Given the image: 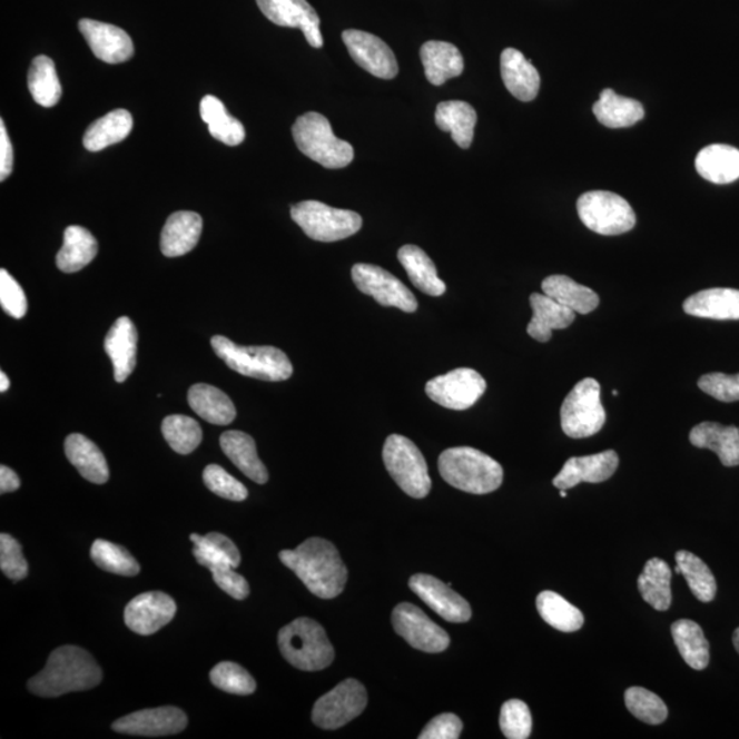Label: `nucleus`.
<instances>
[{"label": "nucleus", "mask_w": 739, "mask_h": 739, "mask_svg": "<svg viewBox=\"0 0 739 739\" xmlns=\"http://www.w3.org/2000/svg\"><path fill=\"white\" fill-rule=\"evenodd\" d=\"M279 560L319 599H336L347 585L348 570L337 548L324 539H308L294 551H282Z\"/></svg>", "instance_id": "1"}, {"label": "nucleus", "mask_w": 739, "mask_h": 739, "mask_svg": "<svg viewBox=\"0 0 739 739\" xmlns=\"http://www.w3.org/2000/svg\"><path fill=\"white\" fill-rule=\"evenodd\" d=\"M104 672L91 653L67 646L50 654L43 671L28 682V689L40 697H59L73 691L97 688Z\"/></svg>", "instance_id": "2"}, {"label": "nucleus", "mask_w": 739, "mask_h": 739, "mask_svg": "<svg viewBox=\"0 0 739 739\" xmlns=\"http://www.w3.org/2000/svg\"><path fill=\"white\" fill-rule=\"evenodd\" d=\"M441 476L459 491L487 494L503 484L502 464L470 446H456L443 452L439 459Z\"/></svg>", "instance_id": "3"}, {"label": "nucleus", "mask_w": 739, "mask_h": 739, "mask_svg": "<svg viewBox=\"0 0 739 739\" xmlns=\"http://www.w3.org/2000/svg\"><path fill=\"white\" fill-rule=\"evenodd\" d=\"M278 647L286 661L303 671H321L335 660L326 631L309 618H299L279 630Z\"/></svg>", "instance_id": "4"}, {"label": "nucleus", "mask_w": 739, "mask_h": 739, "mask_svg": "<svg viewBox=\"0 0 739 739\" xmlns=\"http://www.w3.org/2000/svg\"><path fill=\"white\" fill-rule=\"evenodd\" d=\"M292 135L297 148L326 169H343L354 160V147L333 134L329 119L319 112H306L296 119Z\"/></svg>", "instance_id": "5"}, {"label": "nucleus", "mask_w": 739, "mask_h": 739, "mask_svg": "<svg viewBox=\"0 0 739 739\" xmlns=\"http://www.w3.org/2000/svg\"><path fill=\"white\" fill-rule=\"evenodd\" d=\"M211 345L219 359L246 377L278 383L294 374L289 357L276 347H242L224 336H214Z\"/></svg>", "instance_id": "6"}, {"label": "nucleus", "mask_w": 739, "mask_h": 739, "mask_svg": "<svg viewBox=\"0 0 739 739\" xmlns=\"http://www.w3.org/2000/svg\"><path fill=\"white\" fill-rule=\"evenodd\" d=\"M290 217L315 242L333 243L357 234L363 225L359 214L333 208L317 200L297 203Z\"/></svg>", "instance_id": "7"}, {"label": "nucleus", "mask_w": 739, "mask_h": 739, "mask_svg": "<svg viewBox=\"0 0 739 739\" xmlns=\"http://www.w3.org/2000/svg\"><path fill=\"white\" fill-rule=\"evenodd\" d=\"M383 459L387 473L404 493L426 497L432 489L427 463L418 446L401 434H392L384 444Z\"/></svg>", "instance_id": "8"}, {"label": "nucleus", "mask_w": 739, "mask_h": 739, "mask_svg": "<svg viewBox=\"0 0 739 739\" xmlns=\"http://www.w3.org/2000/svg\"><path fill=\"white\" fill-rule=\"evenodd\" d=\"M605 418L601 387L594 378L582 380L572 387L560 410L563 432L571 439L594 436L603 428Z\"/></svg>", "instance_id": "9"}, {"label": "nucleus", "mask_w": 739, "mask_h": 739, "mask_svg": "<svg viewBox=\"0 0 739 739\" xmlns=\"http://www.w3.org/2000/svg\"><path fill=\"white\" fill-rule=\"evenodd\" d=\"M578 216L594 234L618 236L634 228L637 219L629 201L608 190H592L577 201Z\"/></svg>", "instance_id": "10"}, {"label": "nucleus", "mask_w": 739, "mask_h": 739, "mask_svg": "<svg viewBox=\"0 0 739 739\" xmlns=\"http://www.w3.org/2000/svg\"><path fill=\"white\" fill-rule=\"evenodd\" d=\"M367 707V691L356 679H345L322 696L313 708V722L325 730H336L356 719Z\"/></svg>", "instance_id": "11"}, {"label": "nucleus", "mask_w": 739, "mask_h": 739, "mask_svg": "<svg viewBox=\"0 0 739 739\" xmlns=\"http://www.w3.org/2000/svg\"><path fill=\"white\" fill-rule=\"evenodd\" d=\"M486 391V381L473 368H456L428 381L426 395L434 403L449 410L464 411L473 407Z\"/></svg>", "instance_id": "12"}, {"label": "nucleus", "mask_w": 739, "mask_h": 739, "mask_svg": "<svg viewBox=\"0 0 739 739\" xmlns=\"http://www.w3.org/2000/svg\"><path fill=\"white\" fill-rule=\"evenodd\" d=\"M353 282L362 294L374 297L381 306L396 307L404 313L418 309L413 292L383 267L357 264L353 267Z\"/></svg>", "instance_id": "13"}, {"label": "nucleus", "mask_w": 739, "mask_h": 739, "mask_svg": "<svg viewBox=\"0 0 739 739\" xmlns=\"http://www.w3.org/2000/svg\"><path fill=\"white\" fill-rule=\"evenodd\" d=\"M392 623L398 635L422 652L440 653L450 647L451 640L446 631L414 604H398L393 610Z\"/></svg>", "instance_id": "14"}, {"label": "nucleus", "mask_w": 739, "mask_h": 739, "mask_svg": "<svg viewBox=\"0 0 739 739\" xmlns=\"http://www.w3.org/2000/svg\"><path fill=\"white\" fill-rule=\"evenodd\" d=\"M344 45L356 65L378 79L392 80L398 73L395 53L384 40L368 32L348 29L343 32Z\"/></svg>", "instance_id": "15"}, {"label": "nucleus", "mask_w": 739, "mask_h": 739, "mask_svg": "<svg viewBox=\"0 0 739 739\" xmlns=\"http://www.w3.org/2000/svg\"><path fill=\"white\" fill-rule=\"evenodd\" d=\"M262 13L278 27L297 28L314 49L324 46L321 20L307 0H256Z\"/></svg>", "instance_id": "16"}, {"label": "nucleus", "mask_w": 739, "mask_h": 739, "mask_svg": "<svg viewBox=\"0 0 739 739\" xmlns=\"http://www.w3.org/2000/svg\"><path fill=\"white\" fill-rule=\"evenodd\" d=\"M187 725V715L180 708L160 707L127 715L112 723V730L128 736L166 737L178 735Z\"/></svg>", "instance_id": "17"}, {"label": "nucleus", "mask_w": 739, "mask_h": 739, "mask_svg": "<svg viewBox=\"0 0 739 739\" xmlns=\"http://www.w3.org/2000/svg\"><path fill=\"white\" fill-rule=\"evenodd\" d=\"M177 612L176 601L162 592L137 595L125 608L124 619L136 634L152 635L169 624Z\"/></svg>", "instance_id": "18"}, {"label": "nucleus", "mask_w": 739, "mask_h": 739, "mask_svg": "<svg viewBox=\"0 0 739 739\" xmlns=\"http://www.w3.org/2000/svg\"><path fill=\"white\" fill-rule=\"evenodd\" d=\"M410 588L441 618L450 623H466L471 619V607L467 600L432 575L416 574L411 577Z\"/></svg>", "instance_id": "19"}, {"label": "nucleus", "mask_w": 739, "mask_h": 739, "mask_svg": "<svg viewBox=\"0 0 739 739\" xmlns=\"http://www.w3.org/2000/svg\"><path fill=\"white\" fill-rule=\"evenodd\" d=\"M79 29L93 56L106 63H122L134 57L135 46L124 29L85 18Z\"/></svg>", "instance_id": "20"}, {"label": "nucleus", "mask_w": 739, "mask_h": 739, "mask_svg": "<svg viewBox=\"0 0 739 739\" xmlns=\"http://www.w3.org/2000/svg\"><path fill=\"white\" fill-rule=\"evenodd\" d=\"M619 466V456L615 451H604L601 454L570 457L560 473L554 476L553 485L560 491L580 485L581 482L600 484L610 480Z\"/></svg>", "instance_id": "21"}, {"label": "nucleus", "mask_w": 739, "mask_h": 739, "mask_svg": "<svg viewBox=\"0 0 739 739\" xmlns=\"http://www.w3.org/2000/svg\"><path fill=\"white\" fill-rule=\"evenodd\" d=\"M106 354L115 367L117 383H125L134 373L137 357V331L128 317L116 321L105 339Z\"/></svg>", "instance_id": "22"}, {"label": "nucleus", "mask_w": 739, "mask_h": 739, "mask_svg": "<svg viewBox=\"0 0 739 739\" xmlns=\"http://www.w3.org/2000/svg\"><path fill=\"white\" fill-rule=\"evenodd\" d=\"M690 443L697 449L713 451L726 467L739 466V431L717 422H702L691 428Z\"/></svg>", "instance_id": "23"}, {"label": "nucleus", "mask_w": 739, "mask_h": 739, "mask_svg": "<svg viewBox=\"0 0 739 739\" xmlns=\"http://www.w3.org/2000/svg\"><path fill=\"white\" fill-rule=\"evenodd\" d=\"M203 230V219L198 213L177 211L166 220L160 237V249L168 258H176L193 252L198 246Z\"/></svg>", "instance_id": "24"}, {"label": "nucleus", "mask_w": 739, "mask_h": 739, "mask_svg": "<svg viewBox=\"0 0 739 739\" xmlns=\"http://www.w3.org/2000/svg\"><path fill=\"white\" fill-rule=\"evenodd\" d=\"M530 306L533 308V318L528 325V335L540 343H548L553 331L568 329L575 321V313L562 306L545 294H532Z\"/></svg>", "instance_id": "25"}, {"label": "nucleus", "mask_w": 739, "mask_h": 739, "mask_svg": "<svg viewBox=\"0 0 739 739\" xmlns=\"http://www.w3.org/2000/svg\"><path fill=\"white\" fill-rule=\"evenodd\" d=\"M683 312L697 318L738 321L739 290L711 288L697 292L684 300Z\"/></svg>", "instance_id": "26"}, {"label": "nucleus", "mask_w": 739, "mask_h": 739, "mask_svg": "<svg viewBox=\"0 0 739 739\" xmlns=\"http://www.w3.org/2000/svg\"><path fill=\"white\" fill-rule=\"evenodd\" d=\"M502 77L512 97L522 101L538 98L541 79L538 69L524 58L521 51L505 49L502 53Z\"/></svg>", "instance_id": "27"}, {"label": "nucleus", "mask_w": 739, "mask_h": 739, "mask_svg": "<svg viewBox=\"0 0 739 739\" xmlns=\"http://www.w3.org/2000/svg\"><path fill=\"white\" fill-rule=\"evenodd\" d=\"M421 59L426 79L433 86H443L450 79L463 73L464 61L461 51L446 41H427L422 46Z\"/></svg>", "instance_id": "28"}, {"label": "nucleus", "mask_w": 739, "mask_h": 739, "mask_svg": "<svg viewBox=\"0 0 739 739\" xmlns=\"http://www.w3.org/2000/svg\"><path fill=\"white\" fill-rule=\"evenodd\" d=\"M220 449L231 463L256 484L264 485L269 481V473L256 452L255 441L247 433L229 431L219 440Z\"/></svg>", "instance_id": "29"}, {"label": "nucleus", "mask_w": 739, "mask_h": 739, "mask_svg": "<svg viewBox=\"0 0 739 739\" xmlns=\"http://www.w3.org/2000/svg\"><path fill=\"white\" fill-rule=\"evenodd\" d=\"M65 454L82 479L98 485L109 481L110 471L105 455L101 454L97 444L82 434H70L65 440Z\"/></svg>", "instance_id": "30"}, {"label": "nucleus", "mask_w": 739, "mask_h": 739, "mask_svg": "<svg viewBox=\"0 0 739 739\" xmlns=\"http://www.w3.org/2000/svg\"><path fill=\"white\" fill-rule=\"evenodd\" d=\"M189 407L195 411L200 418L213 423V425L225 426L236 418V407L234 402L225 392L216 386L207 384H196L190 387L188 393Z\"/></svg>", "instance_id": "31"}, {"label": "nucleus", "mask_w": 739, "mask_h": 739, "mask_svg": "<svg viewBox=\"0 0 739 739\" xmlns=\"http://www.w3.org/2000/svg\"><path fill=\"white\" fill-rule=\"evenodd\" d=\"M696 169L713 184H730L739 178V150L726 145H712L697 155Z\"/></svg>", "instance_id": "32"}, {"label": "nucleus", "mask_w": 739, "mask_h": 739, "mask_svg": "<svg viewBox=\"0 0 739 739\" xmlns=\"http://www.w3.org/2000/svg\"><path fill=\"white\" fill-rule=\"evenodd\" d=\"M98 242L91 231L82 226H69L63 234V246L57 255L58 269L63 273H77L97 258Z\"/></svg>", "instance_id": "33"}, {"label": "nucleus", "mask_w": 739, "mask_h": 739, "mask_svg": "<svg viewBox=\"0 0 739 739\" xmlns=\"http://www.w3.org/2000/svg\"><path fill=\"white\" fill-rule=\"evenodd\" d=\"M398 262L407 272L411 283L428 296H443L446 285L439 277L436 265L422 248L408 244L398 249Z\"/></svg>", "instance_id": "34"}, {"label": "nucleus", "mask_w": 739, "mask_h": 739, "mask_svg": "<svg viewBox=\"0 0 739 739\" xmlns=\"http://www.w3.org/2000/svg\"><path fill=\"white\" fill-rule=\"evenodd\" d=\"M593 112L600 124L612 129L633 127L646 117V110L639 100L619 97L610 88L600 93V99L593 106Z\"/></svg>", "instance_id": "35"}, {"label": "nucleus", "mask_w": 739, "mask_h": 739, "mask_svg": "<svg viewBox=\"0 0 739 739\" xmlns=\"http://www.w3.org/2000/svg\"><path fill=\"white\" fill-rule=\"evenodd\" d=\"M474 107L461 100L441 101L436 110V124L444 132H450L452 139L461 148H469L474 139L476 125Z\"/></svg>", "instance_id": "36"}, {"label": "nucleus", "mask_w": 739, "mask_h": 739, "mask_svg": "<svg viewBox=\"0 0 739 739\" xmlns=\"http://www.w3.org/2000/svg\"><path fill=\"white\" fill-rule=\"evenodd\" d=\"M542 292L575 314L587 315L599 307V295L593 289L568 276H551L542 282Z\"/></svg>", "instance_id": "37"}, {"label": "nucleus", "mask_w": 739, "mask_h": 739, "mask_svg": "<svg viewBox=\"0 0 739 739\" xmlns=\"http://www.w3.org/2000/svg\"><path fill=\"white\" fill-rule=\"evenodd\" d=\"M132 128V115L128 110L118 109L89 125L82 145L88 151L98 152L127 139Z\"/></svg>", "instance_id": "38"}, {"label": "nucleus", "mask_w": 739, "mask_h": 739, "mask_svg": "<svg viewBox=\"0 0 739 739\" xmlns=\"http://www.w3.org/2000/svg\"><path fill=\"white\" fill-rule=\"evenodd\" d=\"M200 116L208 125V132L214 139L229 147L242 145L246 139V129L237 118L231 117L225 105L213 95H207L200 101Z\"/></svg>", "instance_id": "39"}, {"label": "nucleus", "mask_w": 739, "mask_h": 739, "mask_svg": "<svg viewBox=\"0 0 739 739\" xmlns=\"http://www.w3.org/2000/svg\"><path fill=\"white\" fill-rule=\"evenodd\" d=\"M670 565L659 558L649 560L639 578V590L642 599L656 611H667L671 607Z\"/></svg>", "instance_id": "40"}, {"label": "nucleus", "mask_w": 739, "mask_h": 739, "mask_svg": "<svg viewBox=\"0 0 739 739\" xmlns=\"http://www.w3.org/2000/svg\"><path fill=\"white\" fill-rule=\"evenodd\" d=\"M671 633L687 664L697 671L706 670L709 664V642L700 624L681 619L672 624Z\"/></svg>", "instance_id": "41"}, {"label": "nucleus", "mask_w": 739, "mask_h": 739, "mask_svg": "<svg viewBox=\"0 0 739 739\" xmlns=\"http://www.w3.org/2000/svg\"><path fill=\"white\" fill-rule=\"evenodd\" d=\"M28 88L40 106L53 107L61 100L62 86L51 58L39 56L33 59L28 73Z\"/></svg>", "instance_id": "42"}, {"label": "nucleus", "mask_w": 739, "mask_h": 739, "mask_svg": "<svg viewBox=\"0 0 739 739\" xmlns=\"http://www.w3.org/2000/svg\"><path fill=\"white\" fill-rule=\"evenodd\" d=\"M538 610L548 624L563 633H574V631L581 630L585 622L582 612L577 607L569 603L563 595L551 592V590L539 594Z\"/></svg>", "instance_id": "43"}, {"label": "nucleus", "mask_w": 739, "mask_h": 739, "mask_svg": "<svg viewBox=\"0 0 739 739\" xmlns=\"http://www.w3.org/2000/svg\"><path fill=\"white\" fill-rule=\"evenodd\" d=\"M676 558L677 574L684 577L691 593L701 603H711L718 590L711 569L699 556L688 551H679Z\"/></svg>", "instance_id": "44"}, {"label": "nucleus", "mask_w": 739, "mask_h": 739, "mask_svg": "<svg viewBox=\"0 0 739 739\" xmlns=\"http://www.w3.org/2000/svg\"><path fill=\"white\" fill-rule=\"evenodd\" d=\"M189 539L195 544L194 556L203 568L210 563H229L235 569L240 565L242 554L234 541L226 535L208 533L203 538L199 534H190Z\"/></svg>", "instance_id": "45"}, {"label": "nucleus", "mask_w": 739, "mask_h": 739, "mask_svg": "<svg viewBox=\"0 0 739 739\" xmlns=\"http://www.w3.org/2000/svg\"><path fill=\"white\" fill-rule=\"evenodd\" d=\"M91 558L99 569L111 574L135 577L140 572V564L128 550L110 541L97 540L91 548Z\"/></svg>", "instance_id": "46"}, {"label": "nucleus", "mask_w": 739, "mask_h": 739, "mask_svg": "<svg viewBox=\"0 0 739 739\" xmlns=\"http://www.w3.org/2000/svg\"><path fill=\"white\" fill-rule=\"evenodd\" d=\"M162 434L173 451L188 455L201 443L203 432L198 422L185 415H170L162 423Z\"/></svg>", "instance_id": "47"}, {"label": "nucleus", "mask_w": 739, "mask_h": 739, "mask_svg": "<svg viewBox=\"0 0 739 739\" xmlns=\"http://www.w3.org/2000/svg\"><path fill=\"white\" fill-rule=\"evenodd\" d=\"M625 707L633 717L648 725H661L669 717V709L658 694L643 688H630L624 694Z\"/></svg>", "instance_id": "48"}, {"label": "nucleus", "mask_w": 739, "mask_h": 739, "mask_svg": "<svg viewBox=\"0 0 739 739\" xmlns=\"http://www.w3.org/2000/svg\"><path fill=\"white\" fill-rule=\"evenodd\" d=\"M210 681L214 687L230 694L248 696L256 690V682L252 673L231 661H223L214 667L210 672Z\"/></svg>", "instance_id": "49"}, {"label": "nucleus", "mask_w": 739, "mask_h": 739, "mask_svg": "<svg viewBox=\"0 0 739 739\" xmlns=\"http://www.w3.org/2000/svg\"><path fill=\"white\" fill-rule=\"evenodd\" d=\"M500 729L505 738L526 739L532 735L533 719L526 704L521 700L506 701L500 712Z\"/></svg>", "instance_id": "50"}, {"label": "nucleus", "mask_w": 739, "mask_h": 739, "mask_svg": "<svg viewBox=\"0 0 739 739\" xmlns=\"http://www.w3.org/2000/svg\"><path fill=\"white\" fill-rule=\"evenodd\" d=\"M203 481L219 497L231 500V502H244L248 497L247 487L218 464H210L203 471Z\"/></svg>", "instance_id": "51"}, {"label": "nucleus", "mask_w": 739, "mask_h": 739, "mask_svg": "<svg viewBox=\"0 0 739 739\" xmlns=\"http://www.w3.org/2000/svg\"><path fill=\"white\" fill-rule=\"evenodd\" d=\"M0 569H2L6 577L14 582L22 581L29 572L20 542L6 533L0 534Z\"/></svg>", "instance_id": "52"}, {"label": "nucleus", "mask_w": 739, "mask_h": 739, "mask_svg": "<svg viewBox=\"0 0 739 739\" xmlns=\"http://www.w3.org/2000/svg\"><path fill=\"white\" fill-rule=\"evenodd\" d=\"M699 387L719 402L735 403L739 401V374H706L699 380Z\"/></svg>", "instance_id": "53"}, {"label": "nucleus", "mask_w": 739, "mask_h": 739, "mask_svg": "<svg viewBox=\"0 0 739 739\" xmlns=\"http://www.w3.org/2000/svg\"><path fill=\"white\" fill-rule=\"evenodd\" d=\"M0 304L4 313L17 319L23 318L28 312L26 292L4 269L0 270Z\"/></svg>", "instance_id": "54"}, {"label": "nucleus", "mask_w": 739, "mask_h": 739, "mask_svg": "<svg viewBox=\"0 0 739 739\" xmlns=\"http://www.w3.org/2000/svg\"><path fill=\"white\" fill-rule=\"evenodd\" d=\"M211 571L214 582L236 600L247 599L249 595V585L246 578L235 571L234 565L229 563H210L206 565Z\"/></svg>", "instance_id": "55"}, {"label": "nucleus", "mask_w": 739, "mask_h": 739, "mask_svg": "<svg viewBox=\"0 0 739 739\" xmlns=\"http://www.w3.org/2000/svg\"><path fill=\"white\" fill-rule=\"evenodd\" d=\"M463 723L454 713H443L434 718L420 735V739H457L461 737Z\"/></svg>", "instance_id": "56"}, {"label": "nucleus", "mask_w": 739, "mask_h": 739, "mask_svg": "<svg viewBox=\"0 0 739 739\" xmlns=\"http://www.w3.org/2000/svg\"><path fill=\"white\" fill-rule=\"evenodd\" d=\"M14 152L4 122L0 121V181H4L13 171Z\"/></svg>", "instance_id": "57"}, {"label": "nucleus", "mask_w": 739, "mask_h": 739, "mask_svg": "<svg viewBox=\"0 0 739 739\" xmlns=\"http://www.w3.org/2000/svg\"><path fill=\"white\" fill-rule=\"evenodd\" d=\"M21 481L10 467H0V492L10 493L20 489Z\"/></svg>", "instance_id": "58"}, {"label": "nucleus", "mask_w": 739, "mask_h": 739, "mask_svg": "<svg viewBox=\"0 0 739 739\" xmlns=\"http://www.w3.org/2000/svg\"><path fill=\"white\" fill-rule=\"evenodd\" d=\"M10 387V380L3 372L0 373V392H6Z\"/></svg>", "instance_id": "59"}, {"label": "nucleus", "mask_w": 739, "mask_h": 739, "mask_svg": "<svg viewBox=\"0 0 739 739\" xmlns=\"http://www.w3.org/2000/svg\"><path fill=\"white\" fill-rule=\"evenodd\" d=\"M732 642H735V647L739 653V628L735 631V635H732Z\"/></svg>", "instance_id": "60"}, {"label": "nucleus", "mask_w": 739, "mask_h": 739, "mask_svg": "<svg viewBox=\"0 0 739 739\" xmlns=\"http://www.w3.org/2000/svg\"><path fill=\"white\" fill-rule=\"evenodd\" d=\"M560 496L568 497V491H560Z\"/></svg>", "instance_id": "61"}, {"label": "nucleus", "mask_w": 739, "mask_h": 739, "mask_svg": "<svg viewBox=\"0 0 739 739\" xmlns=\"http://www.w3.org/2000/svg\"><path fill=\"white\" fill-rule=\"evenodd\" d=\"M738 431H739V427H738Z\"/></svg>", "instance_id": "62"}]
</instances>
